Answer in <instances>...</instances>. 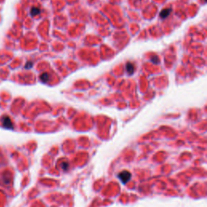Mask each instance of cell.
Wrapping results in <instances>:
<instances>
[{"label":"cell","instance_id":"5","mask_svg":"<svg viewBox=\"0 0 207 207\" xmlns=\"http://www.w3.org/2000/svg\"><path fill=\"white\" fill-rule=\"evenodd\" d=\"M40 80L42 81L43 82H46L48 80H49V74H46V73H44V74H42L40 75Z\"/></svg>","mask_w":207,"mask_h":207},{"label":"cell","instance_id":"7","mask_svg":"<svg viewBox=\"0 0 207 207\" xmlns=\"http://www.w3.org/2000/svg\"><path fill=\"white\" fill-rule=\"evenodd\" d=\"M61 166H63V168L65 169V170H67V169L68 168V166H69V164L67 163H63V164H61Z\"/></svg>","mask_w":207,"mask_h":207},{"label":"cell","instance_id":"8","mask_svg":"<svg viewBox=\"0 0 207 207\" xmlns=\"http://www.w3.org/2000/svg\"><path fill=\"white\" fill-rule=\"evenodd\" d=\"M32 66V63H28L26 66H25V67L27 68V69H28V68H30Z\"/></svg>","mask_w":207,"mask_h":207},{"label":"cell","instance_id":"4","mask_svg":"<svg viewBox=\"0 0 207 207\" xmlns=\"http://www.w3.org/2000/svg\"><path fill=\"white\" fill-rule=\"evenodd\" d=\"M171 13V9H164L163 11H162L160 12V17L161 18H166L168 16V15Z\"/></svg>","mask_w":207,"mask_h":207},{"label":"cell","instance_id":"3","mask_svg":"<svg viewBox=\"0 0 207 207\" xmlns=\"http://www.w3.org/2000/svg\"><path fill=\"white\" fill-rule=\"evenodd\" d=\"M126 70H127L128 73H129L130 74H133L134 71V64L131 63H128L126 64Z\"/></svg>","mask_w":207,"mask_h":207},{"label":"cell","instance_id":"6","mask_svg":"<svg viewBox=\"0 0 207 207\" xmlns=\"http://www.w3.org/2000/svg\"><path fill=\"white\" fill-rule=\"evenodd\" d=\"M40 13V9L38 7H32L31 10V15H36Z\"/></svg>","mask_w":207,"mask_h":207},{"label":"cell","instance_id":"1","mask_svg":"<svg viewBox=\"0 0 207 207\" xmlns=\"http://www.w3.org/2000/svg\"><path fill=\"white\" fill-rule=\"evenodd\" d=\"M118 177H119V179L121 180L122 183L126 184L131 178V174L128 171H122L118 174Z\"/></svg>","mask_w":207,"mask_h":207},{"label":"cell","instance_id":"2","mask_svg":"<svg viewBox=\"0 0 207 207\" xmlns=\"http://www.w3.org/2000/svg\"><path fill=\"white\" fill-rule=\"evenodd\" d=\"M3 126L6 129H13V124H12L11 120L7 116H4L2 118Z\"/></svg>","mask_w":207,"mask_h":207}]
</instances>
